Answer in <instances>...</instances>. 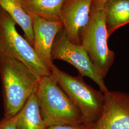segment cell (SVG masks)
<instances>
[{
	"mask_svg": "<svg viewBox=\"0 0 129 129\" xmlns=\"http://www.w3.org/2000/svg\"><path fill=\"white\" fill-rule=\"evenodd\" d=\"M24 10L30 16L49 21H61V12L66 0H20Z\"/></svg>",
	"mask_w": 129,
	"mask_h": 129,
	"instance_id": "30bf717a",
	"label": "cell"
},
{
	"mask_svg": "<svg viewBox=\"0 0 129 129\" xmlns=\"http://www.w3.org/2000/svg\"><path fill=\"white\" fill-rule=\"evenodd\" d=\"M35 94L42 118L48 127L83 123L78 108L51 74L40 78Z\"/></svg>",
	"mask_w": 129,
	"mask_h": 129,
	"instance_id": "7a4b0ae2",
	"label": "cell"
},
{
	"mask_svg": "<svg viewBox=\"0 0 129 129\" xmlns=\"http://www.w3.org/2000/svg\"><path fill=\"white\" fill-rule=\"evenodd\" d=\"M34 33L33 48L37 55L50 71L53 66L52 46L57 34L64 28L61 21H52L31 16Z\"/></svg>",
	"mask_w": 129,
	"mask_h": 129,
	"instance_id": "9c48e42d",
	"label": "cell"
},
{
	"mask_svg": "<svg viewBox=\"0 0 129 129\" xmlns=\"http://www.w3.org/2000/svg\"><path fill=\"white\" fill-rule=\"evenodd\" d=\"M109 0H94L92 5L99 7H104L106 3Z\"/></svg>",
	"mask_w": 129,
	"mask_h": 129,
	"instance_id": "2e32d148",
	"label": "cell"
},
{
	"mask_svg": "<svg viewBox=\"0 0 129 129\" xmlns=\"http://www.w3.org/2000/svg\"><path fill=\"white\" fill-rule=\"evenodd\" d=\"M94 0H66L61 12V21L69 41L81 45L80 34L88 24Z\"/></svg>",
	"mask_w": 129,
	"mask_h": 129,
	"instance_id": "ba28073f",
	"label": "cell"
},
{
	"mask_svg": "<svg viewBox=\"0 0 129 129\" xmlns=\"http://www.w3.org/2000/svg\"><path fill=\"white\" fill-rule=\"evenodd\" d=\"M104 7L92 5L89 21L80 34V44L103 78L114 63L115 54L108 45Z\"/></svg>",
	"mask_w": 129,
	"mask_h": 129,
	"instance_id": "277c9868",
	"label": "cell"
},
{
	"mask_svg": "<svg viewBox=\"0 0 129 129\" xmlns=\"http://www.w3.org/2000/svg\"><path fill=\"white\" fill-rule=\"evenodd\" d=\"M14 117L18 129H46L48 127L42 118L35 93Z\"/></svg>",
	"mask_w": 129,
	"mask_h": 129,
	"instance_id": "8fae6325",
	"label": "cell"
},
{
	"mask_svg": "<svg viewBox=\"0 0 129 129\" xmlns=\"http://www.w3.org/2000/svg\"><path fill=\"white\" fill-rule=\"evenodd\" d=\"M109 37L129 23V0H109L104 6Z\"/></svg>",
	"mask_w": 129,
	"mask_h": 129,
	"instance_id": "7c38bea8",
	"label": "cell"
},
{
	"mask_svg": "<svg viewBox=\"0 0 129 129\" xmlns=\"http://www.w3.org/2000/svg\"><path fill=\"white\" fill-rule=\"evenodd\" d=\"M0 7L21 27L25 38L33 47L34 33L31 16L25 12L20 0H0Z\"/></svg>",
	"mask_w": 129,
	"mask_h": 129,
	"instance_id": "4fadbf2b",
	"label": "cell"
},
{
	"mask_svg": "<svg viewBox=\"0 0 129 129\" xmlns=\"http://www.w3.org/2000/svg\"><path fill=\"white\" fill-rule=\"evenodd\" d=\"M0 76L5 107V118L17 114L33 94L40 78L22 62L0 54Z\"/></svg>",
	"mask_w": 129,
	"mask_h": 129,
	"instance_id": "6da1fadb",
	"label": "cell"
},
{
	"mask_svg": "<svg viewBox=\"0 0 129 129\" xmlns=\"http://www.w3.org/2000/svg\"><path fill=\"white\" fill-rule=\"evenodd\" d=\"M51 56L53 60H62L73 66L78 71L79 75L92 79L103 93L109 91L104 78L92 63L85 49L81 45L75 44L69 41L64 28L55 37Z\"/></svg>",
	"mask_w": 129,
	"mask_h": 129,
	"instance_id": "8992f818",
	"label": "cell"
},
{
	"mask_svg": "<svg viewBox=\"0 0 129 129\" xmlns=\"http://www.w3.org/2000/svg\"><path fill=\"white\" fill-rule=\"evenodd\" d=\"M102 115L90 129H129V94L119 91L104 93Z\"/></svg>",
	"mask_w": 129,
	"mask_h": 129,
	"instance_id": "52a82bcc",
	"label": "cell"
},
{
	"mask_svg": "<svg viewBox=\"0 0 129 129\" xmlns=\"http://www.w3.org/2000/svg\"><path fill=\"white\" fill-rule=\"evenodd\" d=\"M0 129H18L14 116L9 118H5L0 121Z\"/></svg>",
	"mask_w": 129,
	"mask_h": 129,
	"instance_id": "5bb4252c",
	"label": "cell"
},
{
	"mask_svg": "<svg viewBox=\"0 0 129 129\" xmlns=\"http://www.w3.org/2000/svg\"><path fill=\"white\" fill-rule=\"evenodd\" d=\"M46 129H90L83 123L77 125H53L47 127Z\"/></svg>",
	"mask_w": 129,
	"mask_h": 129,
	"instance_id": "9a60e30c",
	"label": "cell"
},
{
	"mask_svg": "<svg viewBox=\"0 0 129 129\" xmlns=\"http://www.w3.org/2000/svg\"><path fill=\"white\" fill-rule=\"evenodd\" d=\"M16 23L0 7V54L22 62L38 78L51 72L39 59L33 47L16 29Z\"/></svg>",
	"mask_w": 129,
	"mask_h": 129,
	"instance_id": "5b68a950",
	"label": "cell"
},
{
	"mask_svg": "<svg viewBox=\"0 0 129 129\" xmlns=\"http://www.w3.org/2000/svg\"><path fill=\"white\" fill-rule=\"evenodd\" d=\"M50 72L59 86L78 108L83 124L89 129L92 128L102 115L105 102L104 93L87 84L80 75H70L54 64Z\"/></svg>",
	"mask_w": 129,
	"mask_h": 129,
	"instance_id": "3957f363",
	"label": "cell"
}]
</instances>
